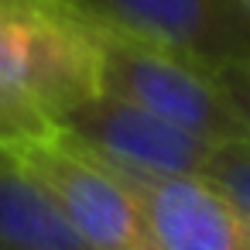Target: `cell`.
I'll list each match as a JSON object with an SVG mask.
<instances>
[{"mask_svg": "<svg viewBox=\"0 0 250 250\" xmlns=\"http://www.w3.org/2000/svg\"><path fill=\"white\" fill-rule=\"evenodd\" d=\"M100 89L96 21L62 0H0V141L59 130Z\"/></svg>", "mask_w": 250, "mask_h": 250, "instance_id": "cell-1", "label": "cell"}, {"mask_svg": "<svg viewBox=\"0 0 250 250\" xmlns=\"http://www.w3.org/2000/svg\"><path fill=\"white\" fill-rule=\"evenodd\" d=\"M100 28V83L106 93H117L199 137L209 144L250 137L236 106L216 83L209 69H199L158 45L141 38Z\"/></svg>", "mask_w": 250, "mask_h": 250, "instance_id": "cell-2", "label": "cell"}, {"mask_svg": "<svg viewBox=\"0 0 250 250\" xmlns=\"http://www.w3.org/2000/svg\"><path fill=\"white\" fill-rule=\"evenodd\" d=\"M4 144L100 250H158L141 202L93 151L59 130Z\"/></svg>", "mask_w": 250, "mask_h": 250, "instance_id": "cell-3", "label": "cell"}, {"mask_svg": "<svg viewBox=\"0 0 250 250\" xmlns=\"http://www.w3.org/2000/svg\"><path fill=\"white\" fill-rule=\"evenodd\" d=\"M72 7L209 72L250 59V14L240 0H72Z\"/></svg>", "mask_w": 250, "mask_h": 250, "instance_id": "cell-4", "label": "cell"}, {"mask_svg": "<svg viewBox=\"0 0 250 250\" xmlns=\"http://www.w3.org/2000/svg\"><path fill=\"white\" fill-rule=\"evenodd\" d=\"M59 134L110 165L147 175H202L216 147L206 137L106 89L76 106L59 124Z\"/></svg>", "mask_w": 250, "mask_h": 250, "instance_id": "cell-5", "label": "cell"}, {"mask_svg": "<svg viewBox=\"0 0 250 250\" xmlns=\"http://www.w3.org/2000/svg\"><path fill=\"white\" fill-rule=\"evenodd\" d=\"M103 165L141 202L158 250H250V212L209 178Z\"/></svg>", "mask_w": 250, "mask_h": 250, "instance_id": "cell-6", "label": "cell"}, {"mask_svg": "<svg viewBox=\"0 0 250 250\" xmlns=\"http://www.w3.org/2000/svg\"><path fill=\"white\" fill-rule=\"evenodd\" d=\"M0 250H100L0 141Z\"/></svg>", "mask_w": 250, "mask_h": 250, "instance_id": "cell-7", "label": "cell"}, {"mask_svg": "<svg viewBox=\"0 0 250 250\" xmlns=\"http://www.w3.org/2000/svg\"><path fill=\"white\" fill-rule=\"evenodd\" d=\"M202 178L219 185L240 209L250 212V137L216 144L202 168Z\"/></svg>", "mask_w": 250, "mask_h": 250, "instance_id": "cell-8", "label": "cell"}, {"mask_svg": "<svg viewBox=\"0 0 250 250\" xmlns=\"http://www.w3.org/2000/svg\"><path fill=\"white\" fill-rule=\"evenodd\" d=\"M212 76L223 86V93L229 96V103L236 106V113H240V120L247 124V134H250V59L229 62V65L216 69Z\"/></svg>", "mask_w": 250, "mask_h": 250, "instance_id": "cell-9", "label": "cell"}, {"mask_svg": "<svg viewBox=\"0 0 250 250\" xmlns=\"http://www.w3.org/2000/svg\"><path fill=\"white\" fill-rule=\"evenodd\" d=\"M240 4H243V7H247V14H250V0H240Z\"/></svg>", "mask_w": 250, "mask_h": 250, "instance_id": "cell-10", "label": "cell"}, {"mask_svg": "<svg viewBox=\"0 0 250 250\" xmlns=\"http://www.w3.org/2000/svg\"><path fill=\"white\" fill-rule=\"evenodd\" d=\"M62 4H72V0H62Z\"/></svg>", "mask_w": 250, "mask_h": 250, "instance_id": "cell-11", "label": "cell"}]
</instances>
